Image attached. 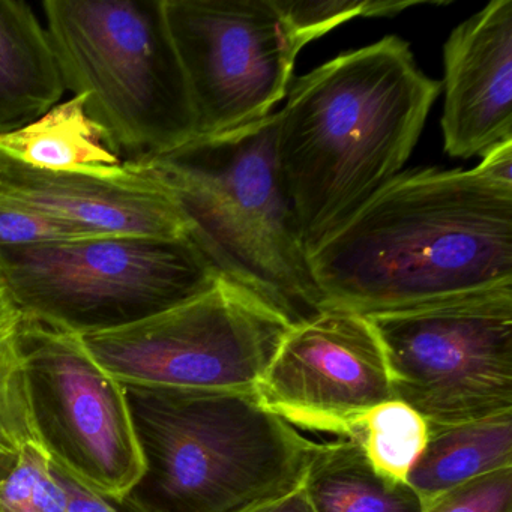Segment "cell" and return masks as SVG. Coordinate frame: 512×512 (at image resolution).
<instances>
[{"label":"cell","instance_id":"7402d4cb","mask_svg":"<svg viewBox=\"0 0 512 512\" xmlns=\"http://www.w3.org/2000/svg\"><path fill=\"white\" fill-rule=\"evenodd\" d=\"M91 238L40 212L0 202V248L35 247Z\"/></svg>","mask_w":512,"mask_h":512},{"label":"cell","instance_id":"8fae6325","mask_svg":"<svg viewBox=\"0 0 512 512\" xmlns=\"http://www.w3.org/2000/svg\"><path fill=\"white\" fill-rule=\"evenodd\" d=\"M293 427L350 439L374 407L394 398L382 344L367 317L325 310L292 326L256 386Z\"/></svg>","mask_w":512,"mask_h":512},{"label":"cell","instance_id":"6da1fadb","mask_svg":"<svg viewBox=\"0 0 512 512\" xmlns=\"http://www.w3.org/2000/svg\"><path fill=\"white\" fill-rule=\"evenodd\" d=\"M322 311L370 317L512 287V185L401 170L308 251Z\"/></svg>","mask_w":512,"mask_h":512},{"label":"cell","instance_id":"8992f818","mask_svg":"<svg viewBox=\"0 0 512 512\" xmlns=\"http://www.w3.org/2000/svg\"><path fill=\"white\" fill-rule=\"evenodd\" d=\"M0 271L23 317L82 337L157 316L221 278L190 239L143 236L0 248Z\"/></svg>","mask_w":512,"mask_h":512},{"label":"cell","instance_id":"9c48e42d","mask_svg":"<svg viewBox=\"0 0 512 512\" xmlns=\"http://www.w3.org/2000/svg\"><path fill=\"white\" fill-rule=\"evenodd\" d=\"M23 376L35 436L44 451L86 484L124 496L143 463L125 388L82 337L23 317Z\"/></svg>","mask_w":512,"mask_h":512},{"label":"cell","instance_id":"44dd1931","mask_svg":"<svg viewBox=\"0 0 512 512\" xmlns=\"http://www.w3.org/2000/svg\"><path fill=\"white\" fill-rule=\"evenodd\" d=\"M278 11L292 31L296 43L304 49L308 43L328 34L332 29L359 17H392L419 5H442L422 0H275Z\"/></svg>","mask_w":512,"mask_h":512},{"label":"cell","instance_id":"30bf717a","mask_svg":"<svg viewBox=\"0 0 512 512\" xmlns=\"http://www.w3.org/2000/svg\"><path fill=\"white\" fill-rule=\"evenodd\" d=\"M164 11L190 88L196 139L274 113L302 50L275 0H164Z\"/></svg>","mask_w":512,"mask_h":512},{"label":"cell","instance_id":"d4e9b609","mask_svg":"<svg viewBox=\"0 0 512 512\" xmlns=\"http://www.w3.org/2000/svg\"><path fill=\"white\" fill-rule=\"evenodd\" d=\"M245 512H313L304 490L301 487L296 488L292 493L278 499L269 500L262 505L254 506Z\"/></svg>","mask_w":512,"mask_h":512},{"label":"cell","instance_id":"e0dca14e","mask_svg":"<svg viewBox=\"0 0 512 512\" xmlns=\"http://www.w3.org/2000/svg\"><path fill=\"white\" fill-rule=\"evenodd\" d=\"M313 512H424L406 481L377 472L356 440L319 443L301 485Z\"/></svg>","mask_w":512,"mask_h":512},{"label":"cell","instance_id":"7a4b0ae2","mask_svg":"<svg viewBox=\"0 0 512 512\" xmlns=\"http://www.w3.org/2000/svg\"><path fill=\"white\" fill-rule=\"evenodd\" d=\"M440 92L397 35L289 86L275 154L307 251L403 170Z\"/></svg>","mask_w":512,"mask_h":512},{"label":"cell","instance_id":"2e32d148","mask_svg":"<svg viewBox=\"0 0 512 512\" xmlns=\"http://www.w3.org/2000/svg\"><path fill=\"white\" fill-rule=\"evenodd\" d=\"M512 467V412L430 425L427 445L406 482L424 505L473 479Z\"/></svg>","mask_w":512,"mask_h":512},{"label":"cell","instance_id":"4fadbf2b","mask_svg":"<svg viewBox=\"0 0 512 512\" xmlns=\"http://www.w3.org/2000/svg\"><path fill=\"white\" fill-rule=\"evenodd\" d=\"M442 133L454 158L512 139V0H493L443 46Z\"/></svg>","mask_w":512,"mask_h":512},{"label":"cell","instance_id":"ac0fdd59","mask_svg":"<svg viewBox=\"0 0 512 512\" xmlns=\"http://www.w3.org/2000/svg\"><path fill=\"white\" fill-rule=\"evenodd\" d=\"M0 512H143L127 494L104 493L68 472L43 448L23 449L0 481Z\"/></svg>","mask_w":512,"mask_h":512},{"label":"cell","instance_id":"5b68a950","mask_svg":"<svg viewBox=\"0 0 512 512\" xmlns=\"http://www.w3.org/2000/svg\"><path fill=\"white\" fill-rule=\"evenodd\" d=\"M46 31L65 89L128 163L196 139V113L164 0H46Z\"/></svg>","mask_w":512,"mask_h":512},{"label":"cell","instance_id":"277c9868","mask_svg":"<svg viewBox=\"0 0 512 512\" xmlns=\"http://www.w3.org/2000/svg\"><path fill=\"white\" fill-rule=\"evenodd\" d=\"M277 125L274 112L139 164L172 194L188 239L218 275L296 326L322 313V299L278 170Z\"/></svg>","mask_w":512,"mask_h":512},{"label":"cell","instance_id":"ffe728a7","mask_svg":"<svg viewBox=\"0 0 512 512\" xmlns=\"http://www.w3.org/2000/svg\"><path fill=\"white\" fill-rule=\"evenodd\" d=\"M430 425L409 404L392 398L371 409L350 439L371 466L395 481H406L427 445Z\"/></svg>","mask_w":512,"mask_h":512},{"label":"cell","instance_id":"52a82bcc","mask_svg":"<svg viewBox=\"0 0 512 512\" xmlns=\"http://www.w3.org/2000/svg\"><path fill=\"white\" fill-rule=\"evenodd\" d=\"M367 319L394 398L428 425L512 412V287Z\"/></svg>","mask_w":512,"mask_h":512},{"label":"cell","instance_id":"603a6c76","mask_svg":"<svg viewBox=\"0 0 512 512\" xmlns=\"http://www.w3.org/2000/svg\"><path fill=\"white\" fill-rule=\"evenodd\" d=\"M424 512H512V467L454 488L425 505Z\"/></svg>","mask_w":512,"mask_h":512},{"label":"cell","instance_id":"5bb4252c","mask_svg":"<svg viewBox=\"0 0 512 512\" xmlns=\"http://www.w3.org/2000/svg\"><path fill=\"white\" fill-rule=\"evenodd\" d=\"M0 157L43 172L92 178H127L137 169L92 121L83 95H73L37 121L0 136Z\"/></svg>","mask_w":512,"mask_h":512},{"label":"cell","instance_id":"7c38bea8","mask_svg":"<svg viewBox=\"0 0 512 512\" xmlns=\"http://www.w3.org/2000/svg\"><path fill=\"white\" fill-rule=\"evenodd\" d=\"M0 202L40 212L92 238H188L166 187L146 169L104 179L31 169L0 157Z\"/></svg>","mask_w":512,"mask_h":512},{"label":"cell","instance_id":"ba28073f","mask_svg":"<svg viewBox=\"0 0 512 512\" xmlns=\"http://www.w3.org/2000/svg\"><path fill=\"white\" fill-rule=\"evenodd\" d=\"M290 328L262 299L221 277L157 316L80 337L122 385L256 391Z\"/></svg>","mask_w":512,"mask_h":512},{"label":"cell","instance_id":"9a60e30c","mask_svg":"<svg viewBox=\"0 0 512 512\" xmlns=\"http://www.w3.org/2000/svg\"><path fill=\"white\" fill-rule=\"evenodd\" d=\"M65 92L46 26L26 2L0 0V136L37 121Z\"/></svg>","mask_w":512,"mask_h":512},{"label":"cell","instance_id":"d6986e66","mask_svg":"<svg viewBox=\"0 0 512 512\" xmlns=\"http://www.w3.org/2000/svg\"><path fill=\"white\" fill-rule=\"evenodd\" d=\"M22 323V311L0 271V481L10 475L22 449L38 442L23 376Z\"/></svg>","mask_w":512,"mask_h":512},{"label":"cell","instance_id":"3957f363","mask_svg":"<svg viewBox=\"0 0 512 512\" xmlns=\"http://www.w3.org/2000/svg\"><path fill=\"white\" fill-rule=\"evenodd\" d=\"M142 455L143 512H245L301 487L319 443L256 391L124 385Z\"/></svg>","mask_w":512,"mask_h":512},{"label":"cell","instance_id":"cb8c5ba5","mask_svg":"<svg viewBox=\"0 0 512 512\" xmlns=\"http://www.w3.org/2000/svg\"><path fill=\"white\" fill-rule=\"evenodd\" d=\"M476 167L488 178L512 185V139L488 149Z\"/></svg>","mask_w":512,"mask_h":512}]
</instances>
